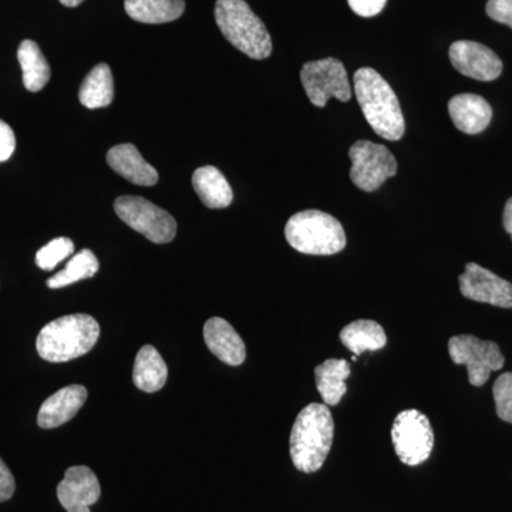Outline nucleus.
Masks as SVG:
<instances>
[{"label":"nucleus","mask_w":512,"mask_h":512,"mask_svg":"<svg viewBox=\"0 0 512 512\" xmlns=\"http://www.w3.org/2000/svg\"><path fill=\"white\" fill-rule=\"evenodd\" d=\"M84 0H60L62 5L67 6V8H76L80 3H83Z\"/></svg>","instance_id":"473e14b6"},{"label":"nucleus","mask_w":512,"mask_h":512,"mask_svg":"<svg viewBox=\"0 0 512 512\" xmlns=\"http://www.w3.org/2000/svg\"><path fill=\"white\" fill-rule=\"evenodd\" d=\"M87 400V389L82 384H70L52 394L40 407L37 424L42 429H56L73 419Z\"/></svg>","instance_id":"4468645a"},{"label":"nucleus","mask_w":512,"mask_h":512,"mask_svg":"<svg viewBox=\"0 0 512 512\" xmlns=\"http://www.w3.org/2000/svg\"><path fill=\"white\" fill-rule=\"evenodd\" d=\"M204 339L212 355L229 366H239L245 362L247 348L244 340L227 320L211 318L204 326Z\"/></svg>","instance_id":"2eb2a0df"},{"label":"nucleus","mask_w":512,"mask_h":512,"mask_svg":"<svg viewBox=\"0 0 512 512\" xmlns=\"http://www.w3.org/2000/svg\"><path fill=\"white\" fill-rule=\"evenodd\" d=\"M100 495L99 480L86 466L70 467L62 483L57 485V498L67 512H90Z\"/></svg>","instance_id":"ddd939ff"},{"label":"nucleus","mask_w":512,"mask_h":512,"mask_svg":"<svg viewBox=\"0 0 512 512\" xmlns=\"http://www.w3.org/2000/svg\"><path fill=\"white\" fill-rule=\"evenodd\" d=\"M448 353L456 365L467 367L468 382L476 387L487 383L491 373L503 369L505 363L497 343L473 335H458L448 340Z\"/></svg>","instance_id":"0eeeda50"},{"label":"nucleus","mask_w":512,"mask_h":512,"mask_svg":"<svg viewBox=\"0 0 512 512\" xmlns=\"http://www.w3.org/2000/svg\"><path fill=\"white\" fill-rule=\"evenodd\" d=\"M168 369L163 357L154 346L146 345L137 353L134 362L133 382L143 392L154 393L163 389Z\"/></svg>","instance_id":"6ab92c4d"},{"label":"nucleus","mask_w":512,"mask_h":512,"mask_svg":"<svg viewBox=\"0 0 512 512\" xmlns=\"http://www.w3.org/2000/svg\"><path fill=\"white\" fill-rule=\"evenodd\" d=\"M350 8L362 18H373L379 15L386 6L387 0H348Z\"/></svg>","instance_id":"c85d7f7f"},{"label":"nucleus","mask_w":512,"mask_h":512,"mask_svg":"<svg viewBox=\"0 0 512 512\" xmlns=\"http://www.w3.org/2000/svg\"><path fill=\"white\" fill-rule=\"evenodd\" d=\"M16 483L5 461L0 458V503L10 500L15 494Z\"/></svg>","instance_id":"7c9ffc66"},{"label":"nucleus","mask_w":512,"mask_h":512,"mask_svg":"<svg viewBox=\"0 0 512 512\" xmlns=\"http://www.w3.org/2000/svg\"><path fill=\"white\" fill-rule=\"evenodd\" d=\"M18 59L26 90L37 93L45 89L50 80V66L37 43L23 40L19 46Z\"/></svg>","instance_id":"b1692460"},{"label":"nucleus","mask_w":512,"mask_h":512,"mask_svg":"<svg viewBox=\"0 0 512 512\" xmlns=\"http://www.w3.org/2000/svg\"><path fill=\"white\" fill-rule=\"evenodd\" d=\"M503 224L505 231L511 235L512 238V198L507 201L504 208Z\"/></svg>","instance_id":"2f4dec72"},{"label":"nucleus","mask_w":512,"mask_h":512,"mask_svg":"<svg viewBox=\"0 0 512 512\" xmlns=\"http://www.w3.org/2000/svg\"><path fill=\"white\" fill-rule=\"evenodd\" d=\"M454 69L470 79L493 82L503 73V62L490 47L470 40H458L450 47Z\"/></svg>","instance_id":"f8f14e48"},{"label":"nucleus","mask_w":512,"mask_h":512,"mask_svg":"<svg viewBox=\"0 0 512 512\" xmlns=\"http://www.w3.org/2000/svg\"><path fill=\"white\" fill-rule=\"evenodd\" d=\"M192 185L205 207L212 210L227 208L234 200V192L227 178L218 168L205 165L192 174Z\"/></svg>","instance_id":"a211bd4d"},{"label":"nucleus","mask_w":512,"mask_h":512,"mask_svg":"<svg viewBox=\"0 0 512 512\" xmlns=\"http://www.w3.org/2000/svg\"><path fill=\"white\" fill-rule=\"evenodd\" d=\"M332 413L326 404L312 403L296 417L291 433L293 466L302 473H315L322 468L332 448Z\"/></svg>","instance_id":"f03ea898"},{"label":"nucleus","mask_w":512,"mask_h":512,"mask_svg":"<svg viewBox=\"0 0 512 512\" xmlns=\"http://www.w3.org/2000/svg\"><path fill=\"white\" fill-rule=\"evenodd\" d=\"M448 113L458 130L466 134H480L490 126L493 109L488 101L477 94H458L448 101Z\"/></svg>","instance_id":"dca6fc26"},{"label":"nucleus","mask_w":512,"mask_h":512,"mask_svg":"<svg viewBox=\"0 0 512 512\" xmlns=\"http://www.w3.org/2000/svg\"><path fill=\"white\" fill-rule=\"evenodd\" d=\"M301 80L313 106L325 107L330 99L346 103L352 97L348 72L343 63L333 57L303 64Z\"/></svg>","instance_id":"6e6552de"},{"label":"nucleus","mask_w":512,"mask_h":512,"mask_svg":"<svg viewBox=\"0 0 512 512\" xmlns=\"http://www.w3.org/2000/svg\"><path fill=\"white\" fill-rule=\"evenodd\" d=\"M285 237L301 254L335 255L346 247L342 224L332 215L316 210L292 215L286 222Z\"/></svg>","instance_id":"39448f33"},{"label":"nucleus","mask_w":512,"mask_h":512,"mask_svg":"<svg viewBox=\"0 0 512 512\" xmlns=\"http://www.w3.org/2000/svg\"><path fill=\"white\" fill-rule=\"evenodd\" d=\"M114 210L128 227L140 232L154 244H168L177 234V222L173 215L146 198L124 195L114 202Z\"/></svg>","instance_id":"423d86ee"},{"label":"nucleus","mask_w":512,"mask_h":512,"mask_svg":"<svg viewBox=\"0 0 512 512\" xmlns=\"http://www.w3.org/2000/svg\"><path fill=\"white\" fill-rule=\"evenodd\" d=\"M127 15L131 19L148 25L174 22L183 16L184 0H126Z\"/></svg>","instance_id":"aec40b11"},{"label":"nucleus","mask_w":512,"mask_h":512,"mask_svg":"<svg viewBox=\"0 0 512 512\" xmlns=\"http://www.w3.org/2000/svg\"><path fill=\"white\" fill-rule=\"evenodd\" d=\"M97 271H99V261H97L96 255L90 249H83L79 254L70 258L63 271L47 281V286L50 289L64 288V286L72 285L74 282L93 278Z\"/></svg>","instance_id":"393cba45"},{"label":"nucleus","mask_w":512,"mask_h":512,"mask_svg":"<svg viewBox=\"0 0 512 512\" xmlns=\"http://www.w3.org/2000/svg\"><path fill=\"white\" fill-rule=\"evenodd\" d=\"M215 20L225 39L251 59L271 56V35L245 0H217Z\"/></svg>","instance_id":"20e7f679"},{"label":"nucleus","mask_w":512,"mask_h":512,"mask_svg":"<svg viewBox=\"0 0 512 512\" xmlns=\"http://www.w3.org/2000/svg\"><path fill=\"white\" fill-rule=\"evenodd\" d=\"M460 291L470 301L488 303L498 308H512V284L488 271L483 266L466 265V272L458 278Z\"/></svg>","instance_id":"9b49d317"},{"label":"nucleus","mask_w":512,"mask_h":512,"mask_svg":"<svg viewBox=\"0 0 512 512\" xmlns=\"http://www.w3.org/2000/svg\"><path fill=\"white\" fill-rule=\"evenodd\" d=\"M74 252V244L69 238H56L36 254V265L43 271H52L64 259L70 258Z\"/></svg>","instance_id":"a878e982"},{"label":"nucleus","mask_w":512,"mask_h":512,"mask_svg":"<svg viewBox=\"0 0 512 512\" xmlns=\"http://www.w3.org/2000/svg\"><path fill=\"white\" fill-rule=\"evenodd\" d=\"M350 365L346 360L329 359L315 369L316 386L326 406H336L348 392L346 379Z\"/></svg>","instance_id":"412c9836"},{"label":"nucleus","mask_w":512,"mask_h":512,"mask_svg":"<svg viewBox=\"0 0 512 512\" xmlns=\"http://www.w3.org/2000/svg\"><path fill=\"white\" fill-rule=\"evenodd\" d=\"M493 394L498 417L512 424V373H504L495 380Z\"/></svg>","instance_id":"bb28decb"},{"label":"nucleus","mask_w":512,"mask_h":512,"mask_svg":"<svg viewBox=\"0 0 512 512\" xmlns=\"http://www.w3.org/2000/svg\"><path fill=\"white\" fill-rule=\"evenodd\" d=\"M340 340L356 356L363 352H376L387 345V336L382 326L375 320L366 319L345 326L340 332Z\"/></svg>","instance_id":"4be33fe9"},{"label":"nucleus","mask_w":512,"mask_h":512,"mask_svg":"<svg viewBox=\"0 0 512 512\" xmlns=\"http://www.w3.org/2000/svg\"><path fill=\"white\" fill-rule=\"evenodd\" d=\"M107 163L114 173L126 178L127 181L143 187H153L158 183V171L148 164L133 144H119L110 148Z\"/></svg>","instance_id":"f3484780"},{"label":"nucleus","mask_w":512,"mask_h":512,"mask_svg":"<svg viewBox=\"0 0 512 512\" xmlns=\"http://www.w3.org/2000/svg\"><path fill=\"white\" fill-rule=\"evenodd\" d=\"M100 336L97 320L83 313L62 316L40 330L36 340L39 356L50 363H64L84 356Z\"/></svg>","instance_id":"7ed1b4c3"},{"label":"nucleus","mask_w":512,"mask_h":512,"mask_svg":"<svg viewBox=\"0 0 512 512\" xmlns=\"http://www.w3.org/2000/svg\"><path fill=\"white\" fill-rule=\"evenodd\" d=\"M350 180L359 190L372 192L397 174V161L389 148L372 141L359 140L350 147Z\"/></svg>","instance_id":"9d476101"},{"label":"nucleus","mask_w":512,"mask_h":512,"mask_svg":"<svg viewBox=\"0 0 512 512\" xmlns=\"http://www.w3.org/2000/svg\"><path fill=\"white\" fill-rule=\"evenodd\" d=\"M394 450L402 463L419 466L430 457L434 447V433L427 416L419 410H404L393 423Z\"/></svg>","instance_id":"1a4fd4ad"},{"label":"nucleus","mask_w":512,"mask_h":512,"mask_svg":"<svg viewBox=\"0 0 512 512\" xmlns=\"http://www.w3.org/2000/svg\"><path fill=\"white\" fill-rule=\"evenodd\" d=\"M357 103L363 116L377 136L389 141H399L406 131V121L399 99L390 84L370 67H362L353 76Z\"/></svg>","instance_id":"f257e3e1"},{"label":"nucleus","mask_w":512,"mask_h":512,"mask_svg":"<svg viewBox=\"0 0 512 512\" xmlns=\"http://www.w3.org/2000/svg\"><path fill=\"white\" fill-rule=\"evenodd\" d=\"M16 137L12 128L5 121L0 120V163L8 161L15 153Z\"/></svg>","instance_id":"c756f323"},{"label":"nucleus","mask_w":512,"mask_h":512,"mask_svg":"<svg viewBox=\"0 0 512 512\" xmlns=\"http://www.w3.org/2000/svg\"><path fill=\"white\" fill-rule=\"evenodd\" d=\"M114 99L113 74L106 63L97 64L80 87L79 100L87 109H103Z\"/></svg>","instance_id":"5701e85b"},{"label":"nucleus","mask_w":512,"mask_h":512,"mask_svg":"<svg viewBox=\"0 0 512 512\" xmlns=\"http://www.w3.org/2000/svg\"><path fill=\"white\" fill-rule=\"evenodd\" d=\"M487 15L512 29V0H488Z\"/></svg>","instance_id":"cd10ccee"}]
</instances>
